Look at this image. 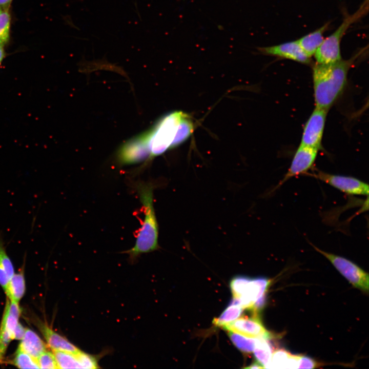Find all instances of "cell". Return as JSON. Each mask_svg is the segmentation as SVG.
Here are the masks:
<instances>
[{"label": "cell", "instance_id": "1", "mask_svg": "<svg viewBox=\"0 0 369 369\" xmlns=\"http://www.w3.org/2000/svg\"><path fill=\"white\" fill-rule=\"evenodd\" d=\"M360 53L347 60L326 64L316 63L313 80L316 107L329 110L335 103L345 86L349 69Z\"/></svg>", "mask_w": 369, "mask_h": 369}, {"label": "cell", "instance_id": "2", "mask_svg": "<svg viewBox=\"0 0 369 369\" xmlns=\"http://www.w3.org/2000/svg\"><path fill=\"white\" fill-rule=\"evenodd\" d=\"M136 188L144 209V217L134 246L123 252L129 255V259L132 262L141 254L159 248L158 224L153 202V184L151 182H139Z\"/></svg>", "mask_w": 369, "mask_h": 369}, {"label": "cell", "instance_id": "3", "mask_svg": "<svg viewBox=\"0 0 369 369\" xmlns=\"http://www.w3.org/2000/svg\"><path fill=\"white\" fill-rule=\"evenodd\" d=\"M183 114L182 111L169 113L161 118L152 128L140 135L150 151L149 161L170 149Z\"/></svg>", "mask_w": 369, "mask_h": 369}, {"label": "cell", "instance_id": "4", "mask_svg": "<svg viewBox=\"0 0 369 369\" xmlns=\"http://www.w3.org/2000/svg\"><path fill=\"white\" fill-rule=\"evenodd\" d=\"M368 11V0H365L356 12L345 16L337 29L330 36L324 38L322 44L314 54L316 63L330 64L342 59L340 44L343 36L352 24L364 16Z\"/></svg>", "mask_w": 369, "mask_h": 369}, {"label": "cell", "instance_id": "5", "mask_svg": "<svg viewBox=\"0 0 369 369\" xmlns=\"http://www.w3.org/2000/svg\"><path fill=\"white\" fill-rule=\"evenodd\" d=\"M269 281L263 278L251 279L246 277L237 276L230 282L234 300L243 309L252 312L262 307L264 296Z\"/></svg>", "mask_w": 369, "mask_h": 369}, {"label": "cell", "instance_id": "6", "mask_svg": "<svg viewBox=\"0 0 369 369\" xmlns=\"http://www.w3.org/2000/svg\"><path fill=\"white\" fill-rule=\"evenodd\" d=\"M310 244L317 252L328 259L354 287L368 293L369 278L367 273L344 257L323 251L312 243Z\"/></svg>", "mask_w": 369, "mask_h": 369}, {"label": "cell", "instance_id": "7", "mask_svg": "<svg viewBox=\"0 0 369 369\" xmlns=\"http://www.w3.org/2000/svg\"><path fill=\"white\" fill-rule=\"evenodd\" d=\"M312 176L346 194L368 197V183L355 177L330 174L321 171L314 173Z\"/></svg>", "mask_w": 369, "mask_h": 369}, {"label": "cell", "instance_id": "8", "mask_svg": "<svg viewBox=\"0 0 369 369\" xmlns=\"http://www.w3.org/2000/svg\"><path fill=\"white\" fill-rule=\"evenodd\" d=\"M328 111L315 107L304 126L300 144L320 149Z\"/></svg>", "mask_w": 369, "mask_h": 369}, {"label": "cell", "instance_id": "9", "mask_svg": "<svg viewBox=\"0 0 369 369\" xmlns=\"http://www.w3.org/2000/svg\"><path fill=\"white\" fill-rule=\"evenodd\" d=\"M318 150L317 149L300 144L289 169L275 189H277L294 177L307 173L315 162Z\"/></svg>", "mask_w": 369, "mask_h": 369}, {"label": "cell", "instance_id": "10", "mask_svg": "<svg viewBox=\"0 0 369 369\" xmlns=\"http://www.w3.org/2000/svg\"><path fill=\"white\" fill-rule=\"evenodd\" d=\"M225 330L254 338L270 339L271 334L263 326L258 313L251 317H242L222 326Z\"/></svg>", "mask_w": 369, "mask_h": 369}, {"label": "cell", "instance_id": "11", "mask_svg": "<svg viewBox=\"0 0 369 369\" xmlns=\"http://www.w3.org/2000/svg\"><path fill=\"white\" fill-rule=\"evenodd\" d=\"M58 368H99L98 357L80 350L77 353L52 351Z\"/></svg>", "mask_w": 369, "mask_h": 369}, {"label": "cell", "instance_id": "12", "mask_svg": "<svg viewBox=\"0 0 369 369\" xmlns=\"http://www.w3.org/2000/svg\"><path fill=\"white\" fill-rule=\"evenodd\" d=\"M150 155L146 144L139 135L123 145L118 152L117 157L120 164L129 165L148 162Z\"/></svg>", "mask_w": 369, "mask_h": 369}, {"label": "cell", "instance_id": "13", "mask_svg": "<svg viewBox=\"0 0 369 369\" xmlns=\"http://www.w3.org/2000/svg\"><path fill=\"white\" fill-rule=\"evenodd\" d=\"M257 50L262 54L290 59L303 64L309 65L311 63V57L303 51L297 40L277 45L258 47Z\"/></svg>", "mask_w": 369, "mask_h": 369}, {"label": "cell", "instance_id": "14", "mask_svg": "<svg viewBox=\"0 0 369 369\" xmlns=\"http://www.w3.org/2000/svg\"><path fill=\"white\" fill-rule=\"evenodd\" d=\"M19 316L20 313L17 310L5 306L0 326V363L10 341L14 340V332Z\"/></svg>", "mask_w": 369, "mask_h": 369}, {"label": "cell", "instance_id": "15", "mask_svg": "<svg viewBox=\"0 0 369 369\" xmlns=\"http://www.w3.org/2000/svg\"><path fill=\"white\" fill-rule=\"evenodd\" d=\"M38 327L46 340L47 346L52 351L77 353L80 350L48 325L41 322L38 323Z\"/></svg>", "mask_w": 369, "mask_h": 369}, {"label": "cell", "instance_id": "16", "mask_svg": "<svg viewBox=\"0 0 369 369\" xmlns=\"http://www.w3.org/2000/svg\"><path fill=\"white\" fill-rule=\"evenodd\" d=\"M22 351L36 359L47 350V345L38 335L30 329H26L24 337L18 346Z\"/></svg>", "mask_w": 369, "mask_h": 369}, {"label": "cell", "instance_id": "17", "mask_svg": "<svg viewBox=\"0 0 369 369\" xmlns=\"http://www.w3.org/2000/svg\"><path fill=\"white\" fill-rule=\"evenodd\" d=\"M330 24V22H327L318 29L297 40L302 49L310 57L314 55L322 44L325 38L324 33L328 29Z\"/></svg>", "mask_w": 369, "mask_h": 369}, {"label": "cell", "instance_id": "18", "mask_svg": "<svg viewBox=\"0 0 369 369\" xmlns=\"http://www.w3.org/2000/svg\"><path fill=\"white\" fill-rule=\"evenodd\" d=\"M300 355H292L280 349L272 353L269 368H298Z\"/></svg>", "mask_w": 369, "mask_h": 369}, {"label": "cell", "instance_id": "19", "mask_svg": "<svg viewBox=\"0 0 369 369\" xmlns=\"http://www.w3.org/2000/svg\"><path fill=\"white\" fill-rule=\"evenodd\" d=\"M4 291L10 301L19 303L25 292V281L23 272L14 274L9 279Z\"/></svg>", "mask_w": 369, "mask_h": 369}, {"label": "cell", "instance_id": "20", "mask_svg": "<svg viewBox=\"0 0 369 369\" xmlns=\"http://www.w3.org/2000/svg\"><path fill=\"white\" fill-rule=\"evenodd\" d=\"M14 274L13 264L7 254L4 242L0 235V284L2 287L6 286L9 279Z\"/></svg>", "mask_w": 369, "mask_h": 369}, {"label": "cell", "instance_id": "21", "mask_svg": "<svg viewBox=\"0 0 369 369\" xmlns=\"http://www.w3.org/2000/svg\"><path fill=\"white\" fill-rule=\"evenodd\" d=\"M194 123L189 116L184 113L177 126L170 149L175 148L185 141L192 134Z\"/></svg>", "mask_w": 369, "mask_h": 369}, {"label": "cell", "instance_id": "22", "mask_svg": "<svg viewBox=\"0 0 369 369\" xmlns=\"http://www.w3.org/2000/svg\"><path fill=\"white\" fill-rule=\"evenodd\" d=\"M254 355L264 368H269L272 356V348L268 339L256 338L254 349Z\"/></svg>", "mask_w": 369, "mask_h": 369}, {"label": "cell", "instance_id": "23", "mask_svg": "<svg viewBox=\"0 0 369 369\" xmlns=\"http://www.w3.org/2000/svg\"><path fill=\"white\" fill-rule=\"evenodd\" d=\"M243 309L233 300L219 317L213 319V323L217 326H223L237 318L241 315Z\"/></svg>", "mask_w": 369, "mask_h": 369}, {"label": "cell", "instance_id": "24", "mask_svg": "<svg viewBox=\"0 0 369 369\" xmlns=\"http://www.w3.org/2000/svg\"><path fill=\"white\" fill-rule=\"evenodd\" d=\"M228 336L233 344L241 351L244 353L253 352L256 338L241 336L231 331H228Z\"/></svg>", "mask_w": 369, "mask_h": 369}, {"label": "cell", "instance_id": "25", "mask_svg": "<svg viewBox=\"0 0 369 369\" xmlns=\"http://www.w3.org/2000/svg\"><path fill=\"white\" fill-rule=\"evenodd\" d=\"M12 364L19 368H39L37 359L17 347Z\"/></svg>", "mask_w": 369, "mask_h": 369}, {"label": "cell", "instance_id": "26", "mask_svg": "<svg viewBox=\"0 0 369 369\" xmlns=\"http://www.w3.org/2000/svg\"><path fill=\"white\" fill-rule=\"evenodd\" d=\"M11 16L9 9H2L0 11V44L5 46L10 37Z\"/></svg>", "mask_w": 369, "mask_h": 369}, {"label": "cell", "instance_id": "27", "mask_svg": "<svg viewBox=\"0 0 369 369\" xmlns=\"http://www.w3.org/2000/svg\"><path fill=\"white\" fill-rule=\"evenodd\" d=\"M39 368L56 369L58 366L53 352L48 350L43 353L37 358Z\"/></svg>", "mask_w": 369, "mask_h": 369}, {"label": "cell", "instance_id": "28", "mask_svg": "<svg viewBox=\"0 0 369 369\" xmlns=\"http://www.w3.org/2000/svg\"><path fill=\"white\" fill-rule=\"evenodd\" d=\"M317 362L312 358L301 356L298 368H314L317 366Z\"/></svg>", "mask_w": 369, "mask_h": 369}, {"label": "cell", "instance_id": "29", "mask_svg": "<svg viewBox=\"0 0 369 369\" xmlns=\"http://www.w3.org/2000/svg\"><path fill=\"white\" fill-rule=\"evenodd\" d=\"M26 329L20 323H17L14 332V339L20 340L24 337Z\"/></svg>", "mask_w": 369, "mask_h": 369}, {"label": "cell", "instance_id": "30", "mask_svg": "<svg viewBox=\"0 0 369 369\" xmlns=\"http://www.w3.org/2000/svg\"><path fill=\"white\" fill-rule=\"evenodd\" d=\"M13 0H0V7L2 9H9Z\"/></svg>", "mask_w": 369, "mask_h": 369}, {"label": "cell", "instance_id": "31", "mask_svg": "<svg viewBox=\"0 0 369 369\" xmlns=\"http://www.w3.org/2000/svg\"><path fill=\"white\" fill-rule=\"evenodd\" d=\"M6 56L4 46L0 44V66Z\"/></svg>", "mask_w": 369, "mask_h": 369}, {"label": "cell", "instance_id": "32", "mask_svg": "<svg viewBox=\"0 0 369 369\" xmlns=\"http://www.w3.org/2000/svg\"><path fill=\"white\" fill-rule=\"evenodd\" d=\"M248 368H263V366L258 361L254 362L250 366L247 367Z\"/></svg>", "mask_w": 369, "mask_h": 369}, {"label": "cell", "instance_id": "33", "mask_svg": "<svg viewBox=\"0 0 369 369\" xmlns=\"http://www.w3.org/2000/svg\"><path fill=\"white\" fill-rule=\"evenodd\" d=\"M1 10H2V8L0 7V11H1Z\"/></svg>", "mask_w": 369, "mask_h": 369}]
</instances>
